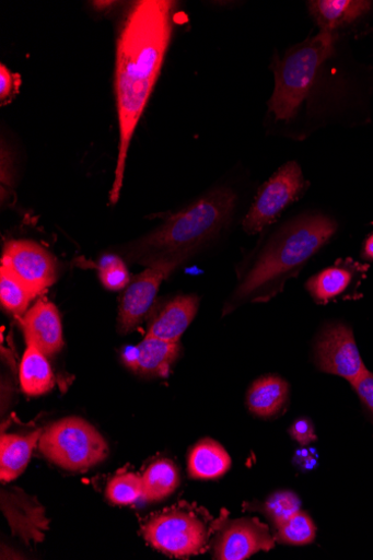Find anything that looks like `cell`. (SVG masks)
Instances as JSON below:
<instances>
[{
    "instance_id": "15",
    "label": "cell",
    "mask_w": 373,
    "mask_h": 560,
    "mask_svg": "<svg viewBox=\"0 0 373 560\" xmlns=\"http://www.w3.org/2000/svg\"><path fill=\"white\" fill-rule=\"evenodd\" d=\"M199 307L196 295H179L165 304L151 320L147 336L178 343Z\"/></svg>"
},
{
    "instance_id": "20",
    "label": "cell",
    "mask_w": 373,
    "mask_h": 560,
    "mask_svg": "<svg viewBox=\"0 0 373 560\" xmlns=\"http://www.w3.org/2000/svg\"><path fill=\"white\" fill-rule=\"evenodd\" d=\"M40 431L27 435L3 434L0 442V477L10 482L19 478L26 469L32 452L40 439Z\"/></svg>"
},
{
    "instance_id": "31",
    "label": "cell",
    "mask_w": 373,
    "mask_h": 560,
    "mask_svg": "<svg viewBox=\"0 0 373 560\" xmlns=\"http://www.w3.org/2000/svg\"><path fill=\"white\" fill-rule=\"evenodd\" d=\"M294 466L301 471L313 470L317 465V454L314 448L302 447L293 457Z\"/></svg>"
},
{
    "instance_id": "24",
    "label": "cell",
    "mask_w": 373,
    "mask_h": 560,
    "mask_svg": "<svg viewBox=\"0 0 373 560\" xmlns=\"http://www.w3.org/2000/svg\"><path fill=\"white\" fill-rule=\"evenodd\" d=\"M301 500L291 491H278L261 506V512L272 522L275 528L280 527L301 512Z\"/></svg>"
},
{
    "instance_id": "12",
    "label": "cell",
    "mask_w": 373,
    "mask_h": 560,
    "mask_svg": "<svg viewBox=\"0 0 373 560\" xmlns=\"http://www.w3.org/2000/svg\"><path fill=\"white\" fill-rule=\"evenodd\" d=\"M21 325L27 345L36 347L46 358L58 353L63 345V328L55 304L39 300L22 318Z\"/></svg>"
},
{
    "instance_id": "7",
    "label": "cell",
    "mask_w": 373,
    "mask_h": 560,
    "mask_svg": "<svg viewBox=\"0 0 373 560\" xmlns=\"http://www.w3.org/2000/svg\"><path fill=\"white\" fill-rule=\"evenodd\" d=\"M305 180L295 162L281 167L259 189L253 206L243 221L244 230L256 234L272 224L303 191Z\"/></svg>"
},
{
    "instance_id": "26",
    "label": "cell",
    "mask_w": 373,
    "mask_h": 560,
    "mask_svg": "<svg viewBox=\"0 0 373 560\" xmlns=\"http://www.w3.org/2000/svg\"><path fill=\"white\" fill-rule=\"evenodd\" d=\"M105 495L115 504H132L143 497L142 478L135 474L117 476L106 487Z\"/></svg>"
},
{
    "instance_id": "14",
    "label": "cell",
    "mask_w": 373,
    "mask_h": 560,
    "mask_svg": "<svg viewBox=\"0 0 373 560\" xmlns=\"http://www.w3.org/2000/svg\"><path fill=\"white\" fill-rule=\"evenodd\" d=\"M368 268L350 259L338 261L313 276L306 283V290L317 303H328L355 289L365 277Z\"/></svg>"
},
{
    "instance_id": "21",
    "label": "cell",
    "mask_w": 373,
    "mask_h": 560,
    "mask_svg": "<svg viewBox=\"0 0 373 560\" xmlns=\"http://www.w3.org/2000/svg\"><path fill=\"white\" fill-rule=\"evenodd\" d=\"M20 378L23 392L31 397L46 394L56 384L46 355L31 345H27L23 355Z\"/></svg>"
},
{
    "instance_id": "32",
    "label": "cell",
    "mask_w": 373,
    "mask_h": 560,
    "mask_svg": "<svg viewBox=\"0 0 373 560\" xmlns=\"http://www.w3.org/2000/svg\"><path fill=\"white\" fill-rule=\"evenodd\" d=\"M362 254L364 259L373 261V234L365 240Z\"/></svg>"
},
{
    "instance_id": "10",
    "label": "cell",
    "mask_w": 373,
    "mask_h": 560,
    "mask_svg": "<svg viewBox=\"0 0 373 560\" xmlns=\"http://www.w3.org/2000/svg\"><path fill=\"white\" fill-rule=\"evenodd\" d=\"M2 267L37 296L57 280V264L44 247L27 240L5 244Z\"/></svg>"
},
{
    "instance_id": "25",
    "label": "cell",
    "mask_w": 373,
    "mask_h": 560,
    "mask_svg": "<svg viewBox=\"0 0 373 560\" xmlns=\"http://www.w3.org/2000/svg\"><path fill=\"white\" fill-rule=\"evenodd\" d=\"M276 540L288 545H306L314 540L316 528L312 520L303 512L276 528Z\"/></svg>"
},
{
    "instance_id": "11",
    "label": "cell",
    "mask_w": 373,
    "mask_h": 560,
    "mask_svg": "<svg viewBox=\"0 0 373 560\" xmlns=\"http://www.w3.org/2000/svg\"><path fill=\"white\" fill-rule=\"evenodd\" d=\"M275 545L268 526L255 518H243L224 526L215 545V558L243 560L260 550L269 551Z\"/></svg>"
},
{
    "instance_id": "22",
    "label": "cell",
    "mask_w": 373,
    "mask_h": 560,
    "mask_svg": "<svg viewBox=\"0 0 373 560\" xmlns=\"http://www.w3.org/2000/svg\"><path fill=\"white\" fill-rule=\"evenodd\" d=\"M141 478L143 485L142 498L150 502L170 497L179 485L178 470L170 460L153 463Z\"/></svg>"
},
{
    "instance_id": "3",
    "label": "cell",
    "mask_w": 373,
    "mask_h": 560,
    "mask_svg": "<svg viewBox=\"0 0 373 560\" xmlns=\"http://www.w3.org/2000/svg\"><path fill=\"white\" fill-rule=\"evenodd\" d=\"M235 202L236 196L231 189L210 191L162 226L127 245L124 249L127 260L147 267L168 259L187 261L228 225Z\"/></svg>"
},
{
    "instance_id": "2",
    "label": "cell",
    "mask_w": 373,
    "mask_h": 560,
    "mask_svg": "<svg viewBox=\"0 0 373 560\" xmlns=\"http://www.w3.org/2000/svg\"><path fill=\"white\" fill-rule=\"evenodd\" d=\"M337 229V223L323 214H308L289 222L264 247L236 289L233 303L265 302L277 296L285 283L330 241Z\"/></svg>"
},
{
    "instance_id": "27",
    "label": "cell",
    "mask_w": 373,
    "mask_h": 560,
    "mask_svg": "<svg viewBox=\"0 0 373 560\" xmlns=\"http://www.w3.org/2000/svg\"><path fill=\"white\" fill-rule=\"evenodd\" d=\"M98 275L103 285L113 291L126 289L130 276L124 260L116 254H106L98 261Z\"/></svg>"
},
{
    "instance_id": "29",
    "label": "cell",
    "mask_w": 373,
    "mask_h": 560,
    "mask_svg": "<svg viewBox=\"0 0 373 560\" xmlns=\"http://www.w3.org/2000/svg\"><path fill=\"white\" fill-rule=\"evenodd\" d=\"M19 85L20 77L2 65L0 67V101H2V105L11 98Z\"/></svg>"
},
{
    "instance_id": "18",
    "label": "cell",
    "mask_w": 373,
    "mask_h": 560,
    "mask_svg": "<svg viewBox=\"0 0 373 560\" xmlns=\"http://www.w3.org/2000/svg\"><path fill=\"white\" fill-rule=\"evenodd\" d=\"M289 385L279 376H265L253 383L247 393L248 410L259 418H272L283 410Z\"/></svg>"
},
{
    "instance_id": "19",
    "label": "cell",
    "mask_w": 373,
    "mask_h": 560,
    "mask_svg": "<svg viewBox=\"0 0 373 560\" xmlns=\"http://www.w3.org/2000/svg\"><path fill=\"white\" fill-rule=\"evenodd\" d=\"M232 460L228 451L214 440L197 443L188 457V470L191 478L210 480L224 476Z\"/></svg>"
},
{
    "instance_id": "17",
    "label": "cell",
    "mask_w": 373,
    "mask_h": 560,
    "mask_svg": "<svg viewBox=\"0 0 373 560\" xmlns=\"http://www.w3.org/2000/svg\"><path fill=\"white\" fill-rule=\"evenodd\" d=\"M371 4L364 0H313L308 9L323 32H336L369 12Z\"/></svg>"
},
{
    "instance_id": "5",
    "label": "cell",
    "mask_w": 373,
    "mask_h": 560,
    "mask_svg": "<svg viewBox=\"0 0 373 560\" xmlns=\"http://www.w3.org/2000/svg\"><path fill=\"white\" fill-rule=\"evenodd\" d=\"M39 451L50 463L75 472L91 469L109 455L108 443L80 418H67L45 429Z\"/></svg>"
},
{
    "instance_id": "6",
    "label": "cell",
    "mask_w": 373,
    "mask_h": 560,
    "mask_svg": "<svg viewBox=\"0 0 373 560\" xmlns=\"http://www.w3.org/2000/svg\"><path fill=\"white\" fill-rule=\"evenodd\" d=\"M142 535L156 550L174 557H188L207 549L210 529L198 513L182 506L152 517Z\"/></svg>"
},
{
    "instance_id": "30",
    "label": "cell",
    "mask_w": 373,
    "mask_h": 560,
    "mask_svg": "<svg viewBox=\"0 0 373 560\" xmlns=\"http://www.w3.org/2000/svg\"><path fill=\"white\" fill-rule=\"evenodd\" d=\"M290 434L302 446L308 445L316 440L314 427L306 419L298 420L290 429Z\"/></svg>"
},
{
    "instance_id": "23",
    "label": "cell",
    "mask_w": 373,
    "mask_h": 560,
    "mask_svg": "<svg viewBox=\"0 0 373 560\" xmlns=\"http://www.w3.org/2000/svg\"><path fill=\"white\" fill-rule=\"evenodd\" d=\"M36 296L7 268L0 269V301L10 314L22 318Z\"/></svg>"
},
{
    "instance_id": "4",
    "label": "cell",
    "mask_w": 373,
    "mask_h": 560,
    "mask_svg": "<svg viewBox=\"0 0 373 560\" xmlns=\"http://www.w3.org/2000/svg\"><path fill=\"white\" fill-rule=\"evenodd\" d=\"M336 32H322L292 47L275 66L276 89L269 108L279 120L292 119L307 96L319 68L334 55Z\"/></svg>"
},
{
    "instance_id": "1",
    "label": "cell",
    "mask_w": 373,
    "mask_h": 560,
    "mask_svg": "<svg viewBox=\"0 0 373 560\" xmlns=\"http://www.w3.org/2000/svg\"><path fill=\"white\" fill-rule=\"evenodd\" d=\"M175 8L176 3L168 0H141L127 15L117 42L115 86L120 143L110 192L114 206L123 188L132 137L167 55Z\"/></svg>"
},
{
    "instance_id": "8",
    "label": "cell",
    "mask_w": 373,
    "mask_h": 560,
    "mask_svg": "<svg viewBox=\"0 0 373 560\" xmlns=\"http://www.w3.org/2000/svg\"><path fill=\"white\" fill-rule=\"evenodd\" d=\"M314 363L319 371L342 377L350 384L368 371L351 328L340 323L327 326L317 337Z\"/></svg>"
},
{
    "instance_id": "9",
    "label": "cell",
    "mask_w": 373,
    "mask_h": 560,
    "mask_svg": "<svg viewBox=\"0 0 373 560\" xmlns=\"http://www.w3.org/2000/svg\"><path fill=\"white\" fill-rule=\"evenodd\" d=\"M185 261H158L130 281L120 302L118 327L121 334L135 330L144 320L152 308L160 285Z\"/></svg>"
},
{
    "instance_id": "28",
    "label": "cell",
    "mask_w": 373,
    "mask_h": 560,
    "mask_svg": "<svg viewBox=\"0 0 373 560\" xmlns=\"http://www.w3.org/2000/svg\"><path fill=\"white\" fill-rule=\"evenodd\" d=\"M351 386L373 421V373L366 371L357 382L352 383Z\"/></svg>"
},
{
    "instance_id": "13",
    "label": "cell",
    "mask_w": 373,
    "mask_h": 560,
    "mask_svg": "<svg viewBox=\"0 0 373 560\" xmlns=\"http://www.w3.org/2000/svg\"><path fill=\"white\" fill-rule=\"evenodd\" d=\"M178 353V343L145 336L136 347L126 349L124 362L141 375L167 377Z\"/></svg>"
},
{
    "instance_id": "16",
    "label": "cell",
    "mask_w": 373,
    "mask_h": 560,
    "mask_svg": "<svg viewBox=\"0 0 373 560\" xmlns=\"http://www.w3.org/2000/svg\"><path fill=\"white\" fill-rule=\"evenodd\" d=\"M2 508L14 534L24 539L43 538L42 530L47 528L48 522L44 509L26 494L2 493Z\"/></svg>"
}]
</instances>
